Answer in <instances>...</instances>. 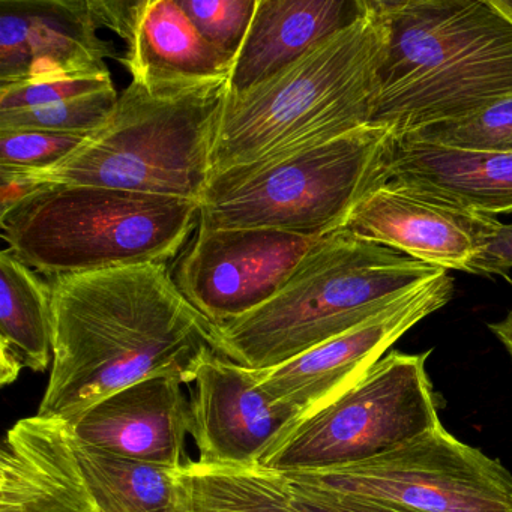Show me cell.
I'll list each match as a JSON object with an SVG mask.
<instances>
[{"instance_id":"cell-1","label":"cell","mask_w":512,"mask_h":512,"mask_svg":"<svg viewBox=\"0 0 512 512\" xmlns=\"http://www.w3.org/2000/svg\"><path fill=\"white\" fill-rule=\"evenodd\" d=\"M53 362L37 415L73 425L149 377L191 385L218 352L215 326L164 263L64 275L52 283Z\"/></svg>"},{"instance_id":"cell-2","label":"cell","mask_w":512,"mask_h":512,"mask_svg":"<svg viewBox=\"0 0 512 512\" xmlns=\"http://www.w3.org/2000/svg\"><path fill=\"white\" fill-rule=\"evenodd\" d=\"M388 43L371 124L394 137L512 98V20L493 0H379Z\"/></svg>"},{"instance_id":"cell-3","label":"cell","mask_w":512,"mask_h":512,"mask_svg":"<svg viewBox=\"0 0 512 512\" xmlns=\"http://www.w3.org/2000/svg\"><path fill=\"white\" fill-rule=\"evenodd\" d=\"M388 43L379 0L277 76L230 95L218 122L214 175L322 145L371 124ZM212 175V176H214Z\"/></svg>"},{"instance_id":"cell-4","label":"cell","mask_w":512,"mask_h":512,"mask_svg":"<svg viewBox=\"0 0 512 512\" xmlns=\"http://www.w3.org/2000/svg\"><path fill=\"white\" fill-rule=\"evenodd\" d=\"M442 272L337 230L317 241L274 298L215 328L218 352L250 370H271L361 325Z\"/></svg>"},{"instance_id":"cell-5","label":"cell","mask_w":512,"mask_h":512,"mask_svg":"<svg viewBox=\"0 0 512 512\" xmlns=\"http://www.w3.org/2000/svg\"><path fill=\"white\" fill-rule=\"evenodd\" d=\"M199 221L197 200L89 185H47L0 217L10 250L53 280L167 265Z\"/></svg>"},{"instance_id":"cell-6","label":"cell","mask_w":512,"mask_h":512,"mask_svg":"<svg viewBox=\"0 0 512 512\" xmlns=\"http://www.w3.org/2000/svg\"><path fill=\"white\" fill-rule=\"evenodd\" d=\"M227 83L152 94L131 82L98 133L52 169L22 172L37 185H89L202 200L214 175Z\"/></svg>"},{"instance_id":"cell-7","label":"cell","mask_w":512,"mask_h":512,"mask_svg":"<svg viewBox=\"0 0 512 512\" xmlns=\"http://www.w3.org/2000/svg\"><path fill=\"white\" fill-rule=\"evenodd\" d=\"M394 134L368 124L322 145L214 175L200 200L203 229H272L323 238L388 182Z\"/></svg>"},{"instance_id":"cell-8","label":"cell","mask_w":512,"mask_h":512,"mask_svg":"<svg viewBox=\"0 0 512 512\" xmlns=\"http://www.w3.org/2000/svg\"><path fill=\"white\" fill-rule=\"evenodd\" d=\"M428 356L386 353L337 397L287 425L260 464L278 472L352 466L439 427Z\"/></svg>"},{"instance_id":"cell-9","label":"cell","mask_w":512,"mask_h":512,"mask_svg":"<svg viewBox=\"0 0 512 512\" xmlns=\"http://www.w3.org/2000/svg\"><path fill=\"white\" fill-rule=\"evenodd\" d=\"M302 473L335 490L422 512H512V473L442 425L371 460Z\"/></svg>"},{"instance_id":"cell-10","label":"cell","mask_w":512,"mask_h":512,"mask_svg":"<svg viewBox=\"0 0 512 512\" xmlns=\"http://www.w3.org/2000/svg\"><path fill=\"white\" fill-rule=\"evenodd\" d=\"M319 239L272 229L197 227L173 278L221 328L274 298Z\"/></svg>"},{"instance_id":"cell-11","label":"cell","mask_w":512,"mask_h":512,"mask_svg":"<svg viewBox=\"0 0 512 512\" xmlns=\"http://www.w3.org/2000/svg\"><path fill=\"white\" fill-rule=\"evenodd\" d=\"M452 292L454 280L442 272L350 331L278 367L257 371L259 385L302 418L361 379L413 326L445 307Z\"/></svg>"},{"instance_id":"cell-12","label":"cell","mask_w":512,"mask_h":512,"mask_svg":"<svg viewBox=\"0 0 512 512\" xmlns=\"http://www.w3.org/2000/svg\"><path fill=\"white\" fill-rule=\"evenodd\" d=\"M89 0H0V86L110 76Z\"/></svg>"},{"instance_id":"cell-13","label":"cell","mask_w":512,"mask_h":512,"mask_svg":"<svg viewBox=\"0 0 512 512\" xmlns=\"http://www.w3.org/2000/svg\"><path fill=\"white\" fill-rule=\"evenodd\" d=\"M503 223L389 184L356 205L344 229L445 271L467 272Z\"/></svg>"},{"instance_id":"cell-14","label":"cell","mask_w":512,"mask_h":512,"mask_svg":"<svg viewBox=\"0 0 512 512\" xmlns=\"http://www.w3.org/2000/svg\"><path fill=\"white\" fill-rule=\"evenodd\" d=\"M191 437L200 463L260 464L296 413L272 400L257 371L212 355L197 371L190 394Z\"/></svg>"},{"instance_id":"cell-15","label":"cell","mask_w":512,"mask_h":512,"mask_svg":"<svg viewBox=\"0 0 512 512\" xmlns=\"http://www.w3.org/2000/svg\"><path fill=\"white\" fill-rule=\"evenodd\" d=\"M173 377L140 380L89 407L73 425L74 440L118 457L182 469L191 463L190 398Z\"/></svg>"},{"instance_id":"cell-16","label":"cell","mask_w":512,"mask_h":512,"mask_svg":"<svg viewBox=\"0 0 512 512\" xmlns=\"http://www.w3.org/2000/svg\"><path fill=\"white\" fill-rule=\"evenodd\" d=\"M0 512H101L67 422L34 415L8 430L0 448Z\"/></svg>"},{"instance_id":"cell-17","label":"cell","mask_w":512,"mask_h":512,"mask_svg":"<svg viewBox=\"0 0 512 512\" xmlns=\"http://www.w3.org/2000/svg\"><path fill=\"white\" fill-rule=\"evenodd\" d=\"M121 62L152 94L229 82L233 61L197 31L178 0H139Z\"/></svg>"},{"instance_id":"cell-18","label":"cell","mask_w":512,"mask_h":512,"mask_svg":"<svg viewBox=\"0 0 512 512\" xmlns=\"http://www.w3.org/2000/svg\"><path fill=\"white\" fill-rule=\"evenodd\" d=\"M386 184L490 217L512 214V154L395 137Z\"/></svg>"},{"instance_id":"cell-19","label":"cell","mask_w":512,"mask_h":512,"mask_svg":"<svg viewBox=\"0 0 512 512\" xmlns=\"http://www.w3.org/2000/svg\"><path fill=\"white\" fill-rule=\"evenodd\" d=\"M361 10L362 0H257L227 91L242 95L268 82L355 22Z\"/></svg>"},{"instance_id":"cell-20","label":"cell","mask_w":512,"mask_h":512,"mask_svg":"<svg viewBox=\"0 0 512 512\" xmlns=\"http://www.w3.org/2000/svg\"><path fill=\"white\" fill-rule=\"evenodd\" d=\"M53 362L52 284L10 248L0 253V383L25 368L44 373Z\"/></svg>"},{"instance_id":"cell-21","label":"cell","mask_w":512,"mask_h":512,"mask_svg":"<svg viewBox=\"0 0 512 512\" xmlns=\"http://www.w3.org/2000/svg\"><path fill=\"white\" fill-rule=\"evenodd\" d=\"M76 446L101 512H188L178 481L181 469L118 457L77 442Z\"/></svg>"},{"instance_id":"cell-22","label":"cell","mask_w":512,"mask_h":512,"mask_svg":"<svg viewBox=\"0 0 512 512\" xmlns=\"http://www.w3.org/2000/svg\"><path fill=\"white\" fill-rule=\"evenodd\" d=\"M178 481L188 512H298L286 475L262 464L191 461Z\"/></svg>"},{"instance_id":"cell-23","label":"cell","mask_w":512,"mask_h":512,"mask_svg":"<svg viewBox=\"0 0 512 512\" xmlns=\"http://www.w3.org/2000/svg\"><path fill=\"white\" fill-rule=\"evenodd\" d=\"M115 88L49 106L0 112V131L85 136L98 133L112 118L118 104Z\"/></svg>"},{"instance_id":"cell-24","label":"cell","mask_w":512,"mask_h":512,"mask_svg":"<svg viewBox=\"0 0 512 512\" xmlns=\"http://www.w3.org/2000/svg\"><path fill=\"white\" fill-rule=\"evenodd\" d=\"M401 137L467 151L512 154V98L466 118L428 125Z\"/></svg>"},{"instance_id":"cell-25","label":"cell","mask_w":512,"mask_h":512,"mask_svg":"<svg viewBox=\"0 0 512 512\" xmlns=\"http://www.w3.org/2000/svg\"><path fill=\"white\" fill-rule=\"evenodd\" d=\"M199 34L232 59L244 44L256 13L257 0H178Z\"/></svg>"},{"instance_id":"cell-26","label":"cell","mask_w":512,"mask_h":512,"mask_svg":"<svg viewBox=\"0 0 512 512\" xmlns=\"http://www.w3.org/2000/svg\"><path fill=\"white\" fill-rule=\"evenodd\" d=\"M88 139L85 136L0 131V170L41 172L70 157Z\"/></svg>"},{"instance_id":"cell-27","label":"cell","mask_w":512,"mask_h":512,"mask_svg":"<svg viewBox=\"0 0 512 512\" xmlns=\"http://www.w3.org/2000/svg\"><path fill=\"white\" fill-rule=\"evenodd\" d=\"M298 512H422L409 506L326 487L302 472H283Z\"/></svg>"},{"instance_id":"cell-28","label":"cell","mask_w":512,"mask_h":512,"mask_svg":"<svg viewBox=\"0 0 512 512\" xmlns=\"http://www.w3.org/2000/svg\"><path fill=\"white\" fill-rule=\"evenodd\" d=\"M115 88L112 76L70 77L0 86V112L49 106Z\"/></svg>"},{"instance_id":"cell-29","label":"cell","mask_w":512,"mask_h":512,"mask_svg":"<svg viewBox=\"0 0 512 512\" xmlns=\"http://www.w3.org/2000/svg\"><path fill=\"white\" fill-rule=\"evenodd\" d=\"M509 271H512V224H502L496 236L470 263L467 274L508 278Z\"/></svg>"},{"instance_id":"cell-30","label":"cell","mask_w":512,"mask_h":512,"mask_svg":"<svg viewBox=\"0 0 512 512\" xmlns=\"http://www.w3.org/2000/svg\"><path fill=\"white\" fill-rule=\"evenodd\" d=\"M139 0H89L98 28H107L127 40Z\"/></svg>"},{"instance_id":"cell-31","label":"cell","mask_w":512,"mask_h":512,"mask_svg":"<svg viewBox=\"0 0 512 512\" xmlns=\"http://www.w3.org/2000/svg\"><path fill=\"white\" fill-rule=\"evenodd\" d=\"M488 329H490L491 334L502 343V346L505 347L506 352L509 353L512 359V307L509 308L508 313H506V316L503 317L502 320L490 323Z\"/></svg>"},{"instance_id":"cell-32","label":"cell","mask_w":512,"mask_h":512,"mask_svg":"<svg viewBox=\"0 0 512 512\" xmlns=\"http://www.w3.org/2000/svg\"><path fill=\"white\" fill-rule=\"evenodd\" d=\"M494 5L512 20V0H493Z\"/></svg>"}]
</instances>
